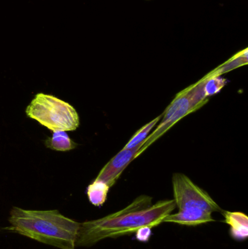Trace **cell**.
Returning a JSON list of instances; mask_svg holds the SVG:
<instances>
[{"label":"cell","instance_id":"obj_2","mask_svg":"<svg viewBox=\"0 0 248 249\" xmlns=\"http://www.w3.org/2000/svg\"><path fill=\"white\" fill-rule=\"evenodd\" d=\"M9 222L17 233L61 249H75L80 223L58 210H26L13 207Z\"/></svg>","mask_w":248,"mask_h":249},{"label":"cell","instance_id":"obj_4","mask_svg":"<svg viewBox=\"0 0 248 249\" xmlns=\"http://www.w3.org/2000/svg\"><path fill=\"white\" fill-rule=\"evenodd\" d=\"M208 77V74H207L198 83L186 88L177 94L165 111L160 124L157 126L154 131L151 132V134L149 135L144 144L140 148L137 157L161 137L176 123L189 114L198 110L208 102V99L205 96L204 90Z\"/></svg>","mask_w":248,"mask_h":249},{"label":"cell","instance_id":"obj_10","mask_svg":"<svg viewBox=\"0 0 248 249\" xmlns=\"http://www.w3.org/2000/svg\"><path fill=\"white\" fill-rule=\"evenodd\" d=\"M110 188L103 181L95 179L91 184H89L87 188V196L89 201L93 206L98 207L103 206L107 199L108 193Z\"/></svg>","mask_w":248,"mask_h":249},{"label":"cell","instance_id":"obj_8","mask_svg":"<svg viewBox=\"0 0 248 249\" xmlns=\"http://www.w3.org/2000/svg\"><path fill=\"white\" fill-rule=\"evenodd\" d=\"M224 222L230 226V235L236 241H243L248 236V217L242 212L222 211Z\"/></svg>","mask_w":248,"mask_h":249},{"label":"cell","instance_id":"obj_12","mask_svg":"<svg viewBox=\"0 0 248 249\" xmlns=\"http://www.w3.org/2000/svg\"><path fill=\"white\" fill-rule=\"evenodd\" d=\"M162 116L160 115L157 118H154L152 121H150L148 124H146L145 125L143 126L140 130L135 133V134L131 138V140L128 142L126 145L124 146L125 149H133L136 146L144 144L147 138L149 135L150 132L153 130L154 127L157 125V124L161 121Z\"/></svg>","mask_w":248,"mask_h":249},{"label":"cell","instance_id":"obj_9","mask_svg":"<svg viewBox=\"0 0 248 249\" xmlns=\"http://www.w3.org/2000/svg\"><path fill=\"white\" fill-rule=\"evenodd\" d=\"M45 144L49 149L60 152L72 150L77 146V143L64 130L54 131L52 136L45 141Z\"/></svg>","mask_w":248,"mask_h":249},{"label":"cell","instance_id":"obj_1","mask_svg":"<svg viewBox=\"0 0 248 249\" xmlns=\"http://www.w3.org/2000/svg\"><path fill=\"white\" fill-rule=\"evenodd\" d=\"M151 203L149 196H139L122 210L80 223L76 247H91L106 238L134 233L142 227L158 226L176 207L174 200H160L154 205Z\"/></svg>","mask_w":248,"mask_h":249},{"label":"cell","instance_id":"obj_3","mask_svg":"<svg viewBox=\"0 0 248 249\" xmlns=\"http://www.w3.org/2000/svg\"><path fill=\"white\" fill-rule=\"evenodd\" d=\"M26 115L51 131H74L80 117L74 107L52 95L37 93L26 109Z\"/></svg>","mask_w":248,"mask_h":249},{"label":"cell","instance_id":"obj_5","mask_svg":"<svg viewBox=\"0 0 248 249\" xmlns=\"http://www.w3.org/2000/svg\"><path fill=\"white\" fill-rule=\"evenodd\" d=\"M176 206L181 209H200L211 212H221L222 209L207 192L195 184L187 176L176 173L172 178Z\"/></svg>","mask_w":248,"mask_h":249},{"label":"cell","instance_id":"obj_14","mask_svg":"<svg viewBox=\"0 0 248 249\" xmlns=\"http://www.w3.org/2000/svg\"><path fill=\"white\" fill-rule=\"evenodd\" d=\"M152 228L149 226L142 227L140 228L138 231L135 232V238L140 242L147 243L149 241L152 232H151Z\"/></svg>","mask_w":248,"mask_h":249},{"label":"cell","instance_id":"obj_7","mask_svg":"<svg viewBox=\"0 0 248 249\" xmlns=\"http://www.w3.org/2000/svg\"><path fill=\"white\" fill-rule=\"evenodd\" d=\"M173 222L186 226H197L208 222H214L212 213L200 209H181L176 213H170L163 222Z\"/></svg>","mask_w":248,"mask_h":249},{"label":"cell","instance_id":"obj_6","mask_svg":"<svg viewBox=\"0 0 248 249\" xmlns=\"http://www.w3.org/2000/svg\"><path fill=\"white\" fill-rule=\"evenodd\" d=\"M141 146V145H139L133 149L123 148L102 168L96 179L103 181L112 187L120 177L124 170L137 158V153Z\"/></svg>","mask_w":248,"mask_h":249},{"label":"cell","instance_id":"obj_13","mask_svg":"<svg viewBox=\"0 0 248 249\" xmlns=\"http://www.w3.org/2000/svg\"><path fill=\"white\" fill-rule=\"evenodd\" d=\"M208 74V77L204 87L205 96L207 97L214 96L219 93L221 89L226 86L227 82V80L221 77V76H212L211 73Z\"/></svg>","mask_w":248,"mask_h":249},{"label":"cell","instance_id":"obj_11","mask_svg":"<svg viewBox=\"0 0 248 249\" xmlns=\"http://www.w3.org/2000/svg\"><path fill=\"white\" fill-rule=\"evenodd\" d=\"M248 62V48L236 54L231 59L217 67L214 71H211L212 76H221L231 70H235L242 66L246 65Z\"/></svg>","mask_w":248,"mask_h":249}]
</instances>
